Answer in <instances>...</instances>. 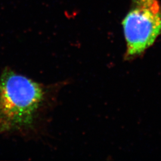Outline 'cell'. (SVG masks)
<instances>
[{
	"instance_id": "obj_1",
	"label": "cell",
	"mask_w": 161,
	"mask_h": 161,
	"mask_svg": "<svg viewBox=\"0 0 161 161\" xmlns=\"http://www.w3.org/2000/svg\"><path fill=\"white\" fill-rule=\"evenodd\" d=\"M44 98V90L39 83L5 70L0 77V132L31 127Z\"/></svg>"
},
{
	"instance_id": "obj_2",
	"label": "cell",
	"mask_w": 161,
	"mask_h": 161,
	"mask_svg": "<svg viewBox=\"0 0 161 161\" xmlns=\"http://www.w3.org/2000/svg\"><path fill=\"white\" fill-rule=\"evenodd\" d=\"M122 26L127 50L133 58L152 46L161 34V6L158 0H132Z\"/></svg>"
}]
</instances>
